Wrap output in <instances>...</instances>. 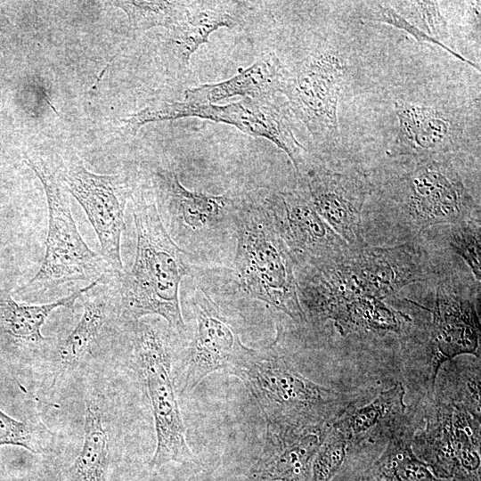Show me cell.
Segmentation results:
<instances>
[{"mask_svg": "<svg viewBox=\"0 0 481 481\" xmlns=\"http://www.w3.org/2000/svg\"><path fill=\"white\" fill-rule=\"evenodd\" d=\"M80 320L68 337L55 346V360L63 371L77 367L99 346L113 316L119 315V295L115 279L100 282L79 298Z\"/></svg>", "mask_w": 481, "mask_h": 481, "instance_id": "18", "label": "cell"}, {"mask_svg": "<svg viewBox=\"0 0 481 481\" xmlns=\"http://www.w3.org/2000/svg\"><path fill=\"white\" fill-rule=\"evenodd\" d=\"M332 276L347 298L373 297L379 299L423 280L424 270L413 246L354 248L330 263Z\"/></svg>", "mask_w": 481, "mask_h": 481, "instance_id": "10", "label": "cell"}, {"mask_svg": "<svg viewBox=\"0 0 481 481\" xmlns=\"http://www.w3.org/2000/svg\"><path fill=\"white\" fill-rule=\"evenodd\" d=\"M325 320L333 322L342 336L356 332L378 331L399 333L403 325L411 322L405 314L394 310L383 299L357 297L333 308Z\"/></svg>", "mask_w": 481, "mask_h": 481, "instance_id": "24", "label": "cell"}, {"mask_svg": "<svg viewBox=\"0 0 481 481\" xmlns=\"http://www.w3.org/2000/svg\"><path fill=\"white\" fill-rule=\"evenodd\" d=\"M395 110L399 154L417 159L441 155L452 149L455 125L440 110L404 102H397Z\"/></svg>", "mask_w": 481, "mask_h": 481, "instance_id": "20", "label": "cell"}, {"mask_svg": "<svg viewBox=\"0 0 481 481\" xmlns=\"http://www.w3.org/2000/svg\"><path fill=\"white\" fill-rule=\"evenodd\" d=\"M368 16L371 20L390 24L397 29L406 31L412 36L419 43H431L439 45L451 54L459 58L474 68L478 69L477 65L461 54L455 53L451 48L447 47L443 42H440L428 35L422 32L413 24L409 22L401 14H399L387 2H375L368 5Z\"/></svg>", "mask_w": 481, "mask_h": 481, "instance_id": "31", "label": "cell"}, {"mask_svg": "<svg viewBox=\"0 0 481 481\" xmlns=\"http://www.w3.org/2000/svg\"><path fill=\"white\" fill-rule=\"evenodd\" d=\"M110 464L109 435L98 402L86 399L84 441L68 470V481H106Z\"/></svg>", "mask_w": 481, "mask_h": 481, "instance_id": "25", "label": "cell"}, {"mask_svg": "<svg viewBox=\"0 0 481 481\" xmlns=\"http://www.w3.org/2000/svg\"><path fill=\"white\" fill-rule=\"evenodd\" d=\"M450 229L449 243L471 268L476 279L481 277V240L479 220L461 221Z\"/></svg>", "mask_w": 481, "mask_h": 481, "instance_id": "30", "label": "cell"}, {"mask_svg": "<svg viewBox=\"0 0 481 481\" xmlns=\"http://www.w3.org/2000/svg\"><path fill=\"white\" fill-rule=\"evenodd\" d=\"M233 4L222 1H188L182 19L170 29L173 52L182 67L189 64L193 53L208 42L210 34L221 28L240 25L233 13Z\"/></svg>", "mask_w": 481, "mask_h": 481, "instance_id": "22", "label": "cell"}, {"mask_svg": "<svg viewBox=\"0 0 481 481\" xmlns=\"http://www.w3.org/2000/svg\"><path fill=\"white\" fill-rule=\"evenodd\" d=\"M233 221L237 232L234 273L240 288L295 322H306L294 261L263 202L240 200Z\"/></svg>", "mask_w": 481, "mask_h": 481, "instance_id": "3", "label": "cell"}, {"mask_svg": "<svg viewBox=\"0 0 481 481\" xmlns=\"http://www.w3.org/2000/svg\"><path fill=\"white\" fill-rule=\"evenodd\" d=\"M130 327L133 352L144 380L156 433V448L150 461L159 469L171 461L193 458L171 374L169 338L158 322L141 319Z\"/></svg>", "mask_w": 481, "mask_h": 481, "instance_id": "6", "label": "cell"}, {"mask_svg": "<svg viewBox=\"0 0 481 481\" xmlns=\"http://www.w3.org/2000/svg\"><path fill=\"white\" fill-rule=\"evenodd\" d=\"M284 65L273 53H268L232 77L216 83L188 88L184 102L194 104H214L240 95L263 98L281 94Z\"/></svg>", "mask_w": 481, "mask_h": 481, "instance_id": "21", "label": "cell"}, {"mask_svg": "<svg viewBox=\"0 0 481 481\" xmlns=\"http://www.w3.org/2000/svg\"><path fill=\"white\" fill-rule=\"evenodd\" d=\"M154 189L160 211L171 231L179 227L199 232L217 225L237 202L228 193L208 194L183 186L174 170L162 169L154 174Z\"/></svg>", "mask_w": 481, "mask_h": 481, "instance_id": "16", "label": "cell"}, {"mask_svg": "<svg viewBox=\"0 0 481 481\" xmlns=\"http://www.w3.org/2000/svg\"><path fill=\"white\" fill-rule=\"evenodd\" d=\"M404 397L405 388L397 382L370 403L349 408L334 421L348 441V457L364 444H383L411 419L413 412L407 411Z\"/></svg>", "mask_w": 481, "mask_h": 481, "instance_id": "19", "label": "cell"}, {"mask_svg": "<svg viewBox=\"0 0 481 481\" xmlns=\"http://www.w3.org/2000/svg\"><path fill=\"white\" fill-rule=\"evenodd\" d=\"M25 162L40 180L47 201L48 231L43 262L35 275L15 294L46 291L77 281L118 278L102 257L83 240L73 218L68 192L57 169L41 157Z\"/></svg>", "mask_w": 481, "mask_h": 481, "instance_id": "4", "label": "cell"}, {"mask_svg": "<svg viewBox=\"0 0 481 481\" xmlns=\"http://www.w3.org/2000/svg\"><path fill=\"white\" fill-rule=\"evenodd\" d=\"M428 341L423 373L426 395H433L441 366L461 355L480 358V327L471 301L438 289Z\"/></svg>", "mask_w": 481, "mask_h": 481, "instance_id": "13", "label": "cell"}, {"mask_svg": "<svg viewBox=\"0 0 481 481\" xmlns=\"http://www.w3.org/2000/svg\"><path fill=\"white\" fill-rule=\"evenodd\" d=\"M390 5L404 19L429 37L442 42L447 35V26L438 2L400 1Z\"/></svg>", "mask_w": 481, "mask_h": 481, "instance_id": "29", "label": "cell"}, {"mask_svg": "<svg viewBox=\"0 0 481 481\" xmlns=\"http://www.w3.org/2000/svg\"><path fill=\"white\" fill-rule=\"evenodd\" d=\"M416 159L395 183L396 200L406 217L420 229L468 220L474 201L452 165L440 155Z\"/></svg>", "mask_w": 481, "mask_h": 481, "instance_id": "8", "label": "cell"}, {"mask_svg": "<svg viewBox=\"0 0 481 481\" xmlns=\"http://www.w3.org/2000/svg\"><path fill=\"white\" fill-rule=\"evenodd\" d=\"M57 169L60 180L85 210L101 245V255L112 273L125 271L120 241L125 230V208L129 190L121 175H99L87 170L75 153L65 155Z\"/></svg>", "mask_w": 481, "mask_h": 481, "instance_id": "9", "label": "cell"}, {"mask_svg": "<svg viewBox=\"0 0 481 481\" xmlns=\"http://www.w3.org/2000/svg\"><path fill=\"white\" fill-rule=\"evenodd\" d=\"M0 481H33V480L29 477H18V478H9V479L0 480Z\"/></svg>", "mask_w": 481, "mask_h": 481, "instance_id": "32", "label": "cell"}, {"mask_svg": "<svg viewBox=\"0 0 481 481\" xmlns=\"http://www.w3.org/2000/svg\"><path fill=\"white\" fill-rule=\"evenodd\" d=\"M191 305L195 326L185 358L182 395L212 373L232 375L250 349L217 304L199 286L192 294Z\"/></svg>", "mask_w": 481, "mask_h": 481, "instance_id": "11", "label": "cell"}, {"mask_svg": "<svg viewBox=\"0 0 481 481\" xmlns=\"http://www.w3.org/2000/svg\"><path fill=\"white\" fill-rule=\"evenodd\" d=\"M133 203L136 255L132 269L116 280L120 321L129 323L155 315L174 332L184 335L179 288L192 272L187 255L165 228L156 204L143 198Z\"/></svg>", "mask_w": 481, "mask_h": 481, "instance_id": "1", "label": "cell"}, {"mask_svg": "<svg viewBox=\"0 0 481 481\" xmlns=\"http://www.w3.org/2000/svg\"><path fill=\"white\" fill-rule=\"evenodd\" d=\"M302 177L319 216L347 245L363 246L362 211L369 184L363 175L310 168Z\"/></svg>", "mask_w": 481, "mask_h": 481, "instance_id": "14", "label": "cell"}, {"mask_svg": "<svg viewBox=\"0 0 481 481\" xmlns=\"http://www.w3.org/2000/svg\"><path fill=\"white\" fill-rule=\"evenodd\" d=\"M123 10L134 30L144 31L154 27L171 29L183 16L188 1H110Z\"/></svg>", "mask_w": 481, "mask_h": 481, "instance_id": "26", "label": "cell"}, {"mask_svg": "<svg viewBox=\"0 0 481 481\" xmlns=\"http://www.w3.org/2000/svg\"><path fill=\"white\" fill-rule=\"evenodd\" d=\"M189 117L232 125L251 136L264 137L287 154L301 176L307 171L306 150L294 135L291 110L287 101L276 95L244 98L225 105L156 102L120 119V129L123 135L134 136L145 124Z\"/></svg>", "mask_w": 481, "mask_h": 481, "instance_id": "5", "label": "cell"}, {"mask_svg": "<svg viewBox=\"0 0 481 481\" xmlns=\"http://www.w3.org/2000/svg\"><path fill=\"white\" fill-rule=\"evenodd\" d=\"M348 453L347 439L332 424L314 457L310 481H332L342 471Z\"/></svg>", "mask_w": 481, "mask_h": 481, "instance_id": "28", "label": "cell"}, {"mask_svg": "<svg viewBox=\"0 0 481 481\" xmlns=\"http://www.w3.org/2000/svg\"><path fill=\"white\" fill-rule=\"evenodd\" d=\"M105 279H99L51 303L30 305L16 301L9 289L0 286V346L9 353H35L45 350L52 339L41 329L57 308L73 310L75 303L89 289Z\"/></svg>", "mask_w": 481, "mask_h": 481, "instance_id": "17", "label": "cell"}, {"mask_svg": "<svg viewBox=\"0 0 481 481\" xmlns=\"http://www.w3.org/2000/svg\"><path fill=\"white\" fill-rule=\"evenodd\" d=\"M262 202L295 265L318 267L346 251L348 245L319 216L306 191L272 192Z\"/></svg>", "mask_w": 481, "mask_h": 481, "instance_id": "12", "label": "cell"}, {"mask_svg": "<svg viewBox=\"0 0 481 481\" xmlns=\"http://www.w3.org/2000/svg\"><path fill=\"white\" fill-rule=\"evenodd\" d=\"M265 418L266 428H299L333 423L366 402L364 391L337 390L308 379L287 358L277 338L250 348L234 370Z\"/></svg>", "mask_w": 481, "mask_h": 481, "instance_id": "2", "label": "cell"}, {"mask_svg": "<svg viewBox=\"0 0 481 481\" xmlns=\"http://www.w3.org/2000/svg\"><path fill=\"white\" fill-rule=\"evenodd\" d=\"M415 426L413 416L392 433L356 481H452L437 477L414 453L412 439Z\"/></svg>", "mask_w": 481, "mask_h": 481, "instance_id": "23", "label": "cell"}, {"mask_svg": "<svg viewBox=\"0 0 481 481\" xmlns=\"http://www.w3.org/2000/svg\"><path fill=\"white\" fill-rule=\"evenodd\" d=\"M345 64L332 49L312 51L291 67L284 66L281 94L306 126L313 140L331 147L339 138L338 104Z\"/></svg>", "mask_w": 481, "mask_h": 481, "instance_id": "7", "label": "cell"}, {"mask_svg": "<svg viewBox=\"0 0 481 481\" xmlns=\"http://www.w3.org/2000/svg\"><path fill=\"white\" fill-rule=\"evenodd\" d=\"M332 424L266 428L262 451L245 481H310L314 457Z\"/></svg>", "mask_w": 481, "mask_h": 481, "instance_id": "15", "label": "cell"}, {"mask_svg": "<svg viewBox=\"0 0 481 481\" xmlns=\"http://www.w3.org/2000/svg\"><path fill=\"white\" fill-rule=\"evenodd\" d=\"M53 441V433L40 420L20 421L0 410V447L20 446L39 454L50 449Z\"/></svg>", "mask_w": 481, "mask_h": 481, "instance_id": "27", "label": "cell"}]
</instances>
